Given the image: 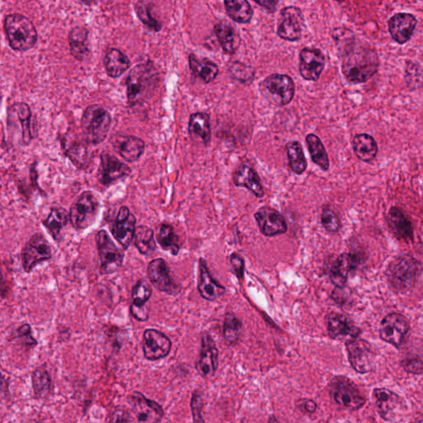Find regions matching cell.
Returning <instances> with one entry per match:
<instances>
[{"instance_id":"1","label":"cell","mask_w":423,"mask_h":423,"mask_svg":"<svg viewBox=\"0 0 423 423\" xmlns=\"http://www.w3.org/2000/svg\"><path fill=\"white\" fill-rule=\"evenodd\" d=\"M380 57L371 44L360 39H347L342 48V69L351 84L365 83L378 72Z\"/></svg>"},{"instance_id":"2","label":"cell","mask_w":423,"mask_h":423,"mask_svg":"<svg viewBox=\"0 0 423 423\" xmlns=\"http://www.w3.org/2000/svg\"><path fill=\"white\" fill-rule=\"evenodd\" d=\"M126 83L129 106H142L156 91L159 83L158 72L151 62L137 64L129 73Z\"/></svg>"},{"instance_id":"3","label":"cell","mask_w":423,"mask_h":423,"mask_svg":"<svg viewBox=\"0 0 423 423\" xmlns=\"http://www.w3.org/2000/svg\"><path fill=\"white\" fill-rule=\"evenodd\" d=\"M4 29L9 43L14 51L26 52L38 41V33L30 20L18 13L9 14L4 20Z\"/></svg>"},{"instance_id":"4","label":"cell","mask_w":423,"mask_h":423,"mask_svg":"<svg viewBox=\"0 0 423 423\" xmlns=\"http://www.w3.org/2000/svg\"><path fill=\"white\" fill-rule=\"evenodd\" d=\"M112 118L106 108L99 104L88 106L81 118V129L84 141L97 145L106 140L111 130Z\"/></svg>"},{"instance_id":"5","label":"cell","mask_w":423,"mask_h":423,"mask_svg":"<svg viewBox=\"0 0 423 423\" xmlns=\"http://www.w3.org/2000/svg\"><path fill=\"white\" fill-rule=\"evenodd\" d=\"M420 273L419 263L414 257L402 256L395 259L390 264L386 276L393 290L405 293L414 287Z\"/></svg>"},{"instance_id":"6","label":"cell","mask_w":423,"mask_h":423,"mask_svg":"<svg viewBox=\"0 0 423 423\" xmlns=\"http://www.w3.org/2000/svg\"><path fill=\"white\" fill-rule=\"evenodd\" d=\"M261 96L277 107L288 106L295 94V84L287 74H273L260 84Z\"/></svg>"},{"instance_id":"7","label":"cell","mask_w":423,"mask_h":423,"mask_svg":"<svg viewBox=\"0 0 423 423\" xmlns=\"http://www.w3.org/2000/svg\"><path fill=\"white\" fill-rule=\"evenodd\" d=\"M330 395L342 409L356 411L366 404V397L354 382L345 376L333 378L329 384Z\"/></svg>"},{"instance_id":"8","label":"cell","mask_w":423,"mask_h":423,"mask_svg":"<svg viewBox=\"0 0 423 423\" xmlns=\"http://www.w3.org/2000/svg\"><path fill=\"white\" fill-rule=\"evenodd\" d=\"M101 203L96 193L84 191L69 210V222L77 230H84L96 222Z\"/></svg>"},{"instance_id":"9","label":"cell","mask_w":423,"mask_h":423,"mask_svg":"<svg viewBox=\"0 0 423 423\" xmlns=\"http://www.w3.org/2000/svg\"><path fill=\"white\" fill-rule=\"evenodd\" d=\"M99 271L102 275L117 272L123 266L124 253L114 243L106 230L96 234Z\"/></svg>"},{"instance_id":"10","label":"cell","mask_w":423,"mask_h":423,"mask_svg":"<svg viewBox=\"0 0 423 423\" xmlns=\"http://www.w3.org/2000/svg\"><path fill=\"white\" fill-rule=\"evenodd\" d=\"M51 246L42 233H36L25 244L22 252V265L25 272H31L39 263L51 260Z\"/></svg>"},{"instance_id":"11","label":"cell","mask_w":423,"mask_h":423,"mask_svg":"<svg viewBox=\"0 0 423 423\" xmlns=\"http://www.w3.org/2000/svg\"><path fill=\"white\" fill-rule=\"evenodd\" d=\"M277 33L286 41H298L305 27V17L300 8L286 7L281 9L278 18Z\"/></svg>"},{"instance_id":"12","label":"cell","mask_w":423,"mask_h":423,"mask_svg":"<svg viewBox=\"0 0 423 423\" xmlns=\"http://www.w3.org/2000/svg\"><path fill=\"white\" fill-rule=\"evenodd\" d=\"M361 257L354 253H343L340 256L328 258L325 270L331 281L336 286H344L349 273L360 265Z\"/></svg>"},{"instance_id":"13","label":"cell","mask_w":423,"mask_h":423,"mask_svg":"<svg viewBox=\"0 0 423 423\" xmlns=\"http://www.w3.org/2000/svg\"><path fill=\"white\" fill-rule=\"evenodd\" d=\"M346 347L351 365L356 372L366 374L374 369L376 356L370 343L357 337L347 342Z\"/></svg>"},{"instance_id":"14","label":"cell","mask_w":423,"mask_h":423,"mask_svg":"<svg viewBox=\"0 0 423 423\" xmlns=\"http://www.w3.org/2000/svg\"><path fill=\"white\" fill-rule=\"evenodd\" d=\"M147 276L152 285L157 291L169 295L176 296L181 291V286L173 280L170 268L162 258H157L149 263Z\"/></svg>"},{"instance_id":"15","label":"cell","mask_w":423,"mask_h":423,"mask_svg":"<svg viewBox=\"0 0 423 423\" xmlns=\"http://www.w3.org/2000/svg\"><path fill=\"white\" fill-rule=\"evenodd\" d=\"M410 330L409 320L400 313L393 312L382 320L380 334L382 340L395 347H400Z\"/></svg>"},{"instance_id":"16","label":"cell","mask_w":423,"mask_h":423,"mask_svg":"<svg viewBox=\"0 0 423 423\" xmlns=\"http://www.w3.org/2000/svg\"><path fill=\"white\" fill-rule=\"evenodd\" d=\"M128 402L131 407V414L139 422H159L165 414L160 405L137 391L128 396Z\"/></svg>"},{"instance_id":"17","label":"cell","mask_w":423,"mask_h":423,"mask_svg":"<svg viewBox=\"0 0 423 423\" xmlns=\"http://www.w3.org/2000/svg\"><path fill=\"white\" fill-rule=\"evenodd\" d=\"M136 217L126 206L119 208L118 215L111 222V230L115 240L124 250L130 247L136 232Z\"/></svg>"},{"instance_id":"18","label":"cell","mask_w":423,"mask_h":423,"mask_svg":"<svg viewBox=\"0 0 423 423\" xmlns=\"http://www.w3.org/2000/svg\"><path fill=\"white\" fill-rule=\"evenodd\" d=\"M172 343L166 334L156 329H147L143 333L142 351L147 360L155 361L170 354Z\"/></svg>"},{"instance_id":"19","label":"cell","mask_w":423,"mask_h":423,"mask_svg":"<svg viewBox=\"0 0 423 423\" xmlns=\"http://www.w3.org/2000/svg\"><path fill=\"white\" fill-rule=\"evenodd\" d=\"M130 167L111 153L103 152L101 157V166L98 168V179L103 186H111L131 175Z\"/></svg>"},{"instance_id":"20","label":"cell","mask_w":423,"mask_h":423,"mask_svg":"<svg viewBox=\"0 0 423 423\" xmlns=\"http://www.w3.org/2000/svg\"><path fill=\"white\" fill-rule=\"evenodd\" d=\"M328 335L332 339L349 342L361 334V329L342 313L330 312L326 317Z\"/></svg>"},{"instance_id":"21","label":"cell","mask_w":423,"mask_h":423,"mask_svg":"<svg viewBox=\"0 0 423 423\" xmlns=\"http://www.w3.org/2000/svg\"><path fill=\"white\" fill-rule=\"evenodd\" d=\"M261 232L266 237H275L286 233L288 225L285 218L275 208L264 206L254 214Z\"/></svg>"},{"instance_id":"22","label":"cell","mask_w":423,"mask_h":423,"mask_svg":"<svg viewBox=\"0 0 423 423\" xmlns=\"http://www.w3.org/2000/svg\"><path fill=\"white\" fill-rule=\"evenodd\" d=\"M325 67V55L317 48L303 49L300 55V73L308 81H317Z\"/></svg>"},{"instance_id":"23","label":"cell","mask_w":423,"mask_h":423,"mask_svg":"<svg viewBox=\"0 0 423 423\" xmlns=\"http://www.w3.org/2000/svg\"><path fill=\"white\" fill-rule=\"evenodd\" d=\"M378 414L386 421H390L404 410V401L395 393L387 389H376L373 392Z\"/></svg>"},{"instance_id":"24","label":"cell","mask_w":423,"mask_h":423,"mask_svg":"<svg viewBox=\"0 0 423 423\" xmlns=\"http://www.w3.org/2000/svg\"><path fill=\"white\" fill-rule=\"evenodd\" d=\"M152 295V286L144 278L137 281L134 285L132 292L130 312L136 320L146 322L149 320L150 305H148V302L150 300Z\"/></svg>"},{"instance_id":"25","label":"cell","mask_w":423,"mask_h":423,"mask_svg":"<svg viewBox=\"0 0 423 423\" xmlns=\"http://www.w3.org/2000/svg\"><path fill=\"white\" fill-rule=\"evenodd\" d=\"M218 366V350L215 342L208 332L201 337V352L196 369L203 377H212Z\"/></svg>"},{"instance_id":"26","label":"cell","mask_w":423,"mask_h":423,"mask_svg":"<svg viewBox=\"0 0 423 423\" xmlns=\"http://www.w3.org/2000/svg\"><path fill=\"white\" fill-rule=\"evenodd\" d=\"M417 21L414 15L409 13H397L388 22L389 32L393 40L400 45L410 41L415 31Z\"/></svg>"},{"instance_id":"27","label":"cell","mask_w":423,"mask_h":423,"mask_svg":"<svg viewBox=\"0 0 423 423\" xmlns=\"http://www.w3.org/2000/svg\"><path fill=\"white\" fill-rule=\"evenodd\" d=\"M198 271H200V277H198V290L202 298L210 301L221 298L225 293L226 288L214 280L205 259H200Z\"/></svg>"},{"instance_id":"28","label":"cell","mask_w":423,"mask_h":423,"mask_svg":"<svg viewBox=\"0 0 423 423\" xmlns=\"http://www.w3.org/2000/svg\"><path fill=\"white\" fill-rule=\"evenodd\" d=\"M232 180L234 185L247 188L257 198H262L265 195L260 176L252 167L247 164H242L233 173Z\"/></svg>"},{"instance_id":"29","label":"cell","mask_w":423,"mask_h":423,"mask_svg":"<svg viewBox=\"0 0 423 423\" xmlns=\"http://www.w3.org/2000/svg\"><path fill=\"white\" fill-rule=\"evenodd\" d=\"M388 224L397 238L405 242L414 239V227L409 217L399 207H392L387 218Z\"/></svg>"},{"instance_id":"30","label":"cell","mask_w":423,"mask_h":423,"mask_svg":"<svg viewBox=\"0 0 423 423\" xmlns=\"http://www.w3.org/2000/svg\"><path fill=\"white\" fill-rule=\"evenodd\" d=\"M113 145L119 155L128 162H135L145 151V142L135 136H117Z\"/></svg>"},{"instance_id":"31","label":"cell","mask_w":423,"mask_h":423,"mask_svg":"<svg viewBox=\"0 0 423 423\" xmlns=\"http://www.w3.org/2000/svg\"><path fill=\"white\" fill-rule=\"evenodd\" d=\"M10 113H12L21 126L22 143L23 145H28L30 142L37 136V129H35L33 124V116L31 109L26 103H16L9 108Z\"/></svg>"},{"instance_id":"32","label":"cell","mask_w":423,"mask_h":423,"mask_svg":"<svg viewBox=\"0 0 423 423\" xmlns=\"http://www.w3.org/2000/svg\"><path fill=\"white\" fill-rule=\"evenodd\" d=\"M214 32L220 43L223 52L232 55L237 51L240 46L241 38L232 25L227 20H222L214 26Z\"/></svg>"},{"instance_id":"33","label":"cell","mask_w":423,"mask_h":423,"mask_svg":"<svg viewBox=\"0 0 423 423\" xmlns=\"http://www.w3.org/2000/svg\"><path fill=\"white\" fill-rule=\"evenodd\" d=\"M188 132L193 141L208 145L211 139L210 116L201 112L192 113L188 121Z\"/></svg>"},{"instance_id":"34","label":"cell","mask_w":423,"mask_h":423,"mask_svg":"<svg viewBox=\"0 0 423 423\" xmlns=\"http://www.w3.org/2000/svg\"><path fill=\"white\" fill-rule=\"evenodd\" d=\"M352 147L356 156L362 162H370L377 156V143L369 134H358L353 138Z\"/></svg>"},{"instance_id":"35","label":"cell","mask_w":423,"mask_h":423,"mask_svg":"<svg viewBox=\"0 0 423 423\" xmlns=\"http://www.w3.org/2000/svg\"><path fill=\"white\" fill-rule=\"evenodd\" d=\"M188 62L193 74L205 84H210L217 78L218 67L210 59L198 58L196 55L191 54Z\"/></svg>"},{"instance_id":"36","label":"cell","mask_w":423,"mask_h":423,"mask_svg":"<svg viewBox=\"0 0 423 423\" xmlns=\"http://www.w3.org/2000/svg\"><path fill=\"white\" fill-rule=\"evenodd\" d=\"M88 35V30L84 27L74 28L69 34V49L78 61L82 62L89 57Z\"/></svg>"},{"instance_id":"37","label":"cell","mask_w":423,"mask_h":423,"mask_svg":"<svg viewBox=\"0 0 423 423\" xmlns=\"http://www.w3.org/2000/svg\"><path fill=\"white\" fill-rule=\"evenodd\" d=\"M107 74L112 78H118L130 67V61L126 55L115 48L108 50L103 60Z\"/></svg>"},{"instance_id":"38","label":"cell","mask_w":423,"mask_h":423,"mask_svg":"<svg viewBox=\"0 0 423 423\" xmlns=\"http://www.w3.org/2000/svg\"><path fill=\"white\" fill-rule=\"evenodd\" d=\"M305 140L312 162L320 167L322 171L329 170V158L321 139L315 134L310 133L307 135Z\"/></svg>"},{"instance_id":"39","label":"cell","mask_w":423,"mask_h":423,"mask_svg":"<svg viewBox=\"0 0 423 423\" xmlns=\"http://www.w3.org/2000/svg\"><path fill=\"white\" fill-rule=\"evenodd\" d=\"M157 240L164 251L171 252L173 256H177L181 250L179 237L171 224L162 222L157 227Z\"/></svg>"},{"instance_id":"40","label":"cell","mask_w":423,"mask_h":423,"mask_svg":"<svg viewBox=\"0 0 423 423\" xmlns=\"http://www.w3.org/2000/svg\"><path fill=\"white\" fill-rule=\"evenodd\" d=\"M227 13L238 23H250L253 10L247 0H224Z\"/></svg>"},{"instance_id":"41","label":"cell","mask_w":423,"mask_h":423,"mask_svg":"<svg viewBox=\"0 0 423 423\" xmlns=\"http://www.w3.org/2000/svg\"><path fill=\"white\" fill-rule=\"evenodd\" d=\"M133 243L138 252L146 256H151L157 249L154 232L147 226H139L136 228Z\"/></svg>"},{"instance_id":"42","label":"cell","mask_w":423,"mask_h":423,"mask_svg":"<svg viewBox=\"0 0 423 423\" xmlns=\"http://www.w3.org/2000/svg\"><path fill=\"white\" fill-rule=\"evenodd\" d=\"M69 220V213L63 208H52L48 217L43 220V225L55 240H58L62 229Z\"/></svg>"},{"instance_id":"43","label":"cell","mask_w":423,"mask_h":423,"mask_svg":"<svg viewBox=\"0 0 423 423\" xmlns=\"http://www.w3.org/2000/svg\"><path fill=\"white\" fill-rule=\"evenodd\" d=\"M286 149L291 171L296 175H302L307 170L308 162L301 143L298 141L288 142Z\"/></svg>"},{"instance_id":"44","label":"cell","mask_w":423,"mask_h":423,"mask_svg":"<svg viewBox=\"0 0 423 423\" xmlns=\"http://www.w3.org/2000/svg\"><path fill=\"white\" fill-rule=\"evenodd\" d=\"M32 381L35 397L37 400H46L52 391V379L49 373L38 368L33 373Z\"/></svg>"},{"instance_id":"45","label":"cell","mask_w":423,"mask_h":423,"mask_svg":"<svg viewBox=\"0 0 423 423\" xmlns=\"http://www.w3.org/2000/svg\"><path fill=\"white\" fill-rule=\"evenodd\" d=\"M242 325L240 320L231 312H227L224 318L223 337L229 344H235L240 339Z\"/></svg>"},{"instance_id":"46","label":"cell","mask_w":423,"mask_h":423,"mask_svg":"<svg viewBox=\"0 0 423 423\" xmlns=\"http://www.w3.org/2000/svg\"><path fill=\"white\" fill-rule=\"evenodd\" d=\"M136 13L141 21L154 32H159L162 29V24L152 16L151 9L145 0H140L136 4Z\"/></svg>"},{"instance_id":"47","label":"cell","mask_w":423,"mask_h":423,"mask_svg":"<svg viewBox=\"0 0 423 423\" xmlns=\"http://www.w3.org/2000/svg\"><path fill=\"white\" fill-rule=\"evenodd\" d=\"M321 222L325 230L330 233L339 232L342 222L337 213L329 208H323L321 213Z\"/></svg>"},{"instance_id":"48","label":"cell","mask_w":423,"mask_h":423,"mask_svg":"<svg viewBox=\"0 0 423 423\" xmlns=\"http://www.w3.org/2000/svg\"><path fill=\"white\" fill-rule=\"evenodd\" d=\"M231 74L234 79L242 83L252 81L255 72L245 64L236 62L232 67Z\"/></svg>"},{"instance_id":"49","label":"cell","mask_w":423,"mask_h":423,"mask_svg":"<svg viewBox=\"0 0 423 423\" xmlns=\"http://www.w3.org/2000/svg\"><path fill=\"white\" fill-rule=\"evenodd\" d=\"M13 339L20 338L23 341L25 345L30 347L36 346L38 344V342L32 336L31 327L28 323H25L23 326L18 327L16 330V335L13 336Z\"/></svg>"},{"instance_id":"50","label":"cell","mask_w":423,"mask_h":423,"mask_svg":"<svg viewBox=\"0 0 423 423\" xmlns=\"http://www.w3.org/2000/svg\"><path fill=\"white\" fill-rule=\"evenodd\" d=\"M402 364L405 370L410 374H423V361L419 357L407 358L402 361Z\"/></svg>"},{"instance_id":"51","label":"cell","mask_w":423,"mask_h":423,"mask_svg":"<svg viewBox=\"0 0 423 423\" xmlns=\"http://www.w3.org/2000/svg\"><path fill=\"white\" fill-rule=\"evenodd\" d=\"M191 409L193 416V422H205L203 419V397L200 393H193L191 400Z\"/></svg>"},{"instance_id":"52","label":"cell","mask_w":423,"mask_h":423,"mask_svg":"<svg viewBox=\"0 0 423 423\" xmlns=\"http://www.w3.org/2000/svg\"><path fill=\"white\" fill-rule=\"evenodd\" d=\"M230 262L237 277L239 280H242L244 271H245V261H244L243 257L238 253H232L230 256Z\"/></svg>"},{"instance_id":"53","label":"cell","mask_w":423,"mask_h":423,"mask_svg":"<svg viewBox=\"0 0 423 423\" xmlns=\"http://www.w3.org/2000/svg\"><path fill=\"white\" fill-rule=\"evenodd\" d=\"M350 298V291L346 286H337L332 293V300L339 305H344Z\"/></svg>"},{"instance_id":"54","label":"cell","mask_w":423,"mask_h":423,"mask_svg":"<svg viewBox=\"0 0 423 423\" xmlns=\"http://www.w3.org/2000/svg\"><path fill=\"white\" fill-rule=\"evenodd\" d=\"M111 422H133L131 412L125 409H121L118 407L115 411L113 412L111 416Z\"/></svg>"},{"instance_id":"55","label":"cell","mask_w":423,"mask_h":423,"mask_svg":"<svg viewBox=\"0 0 423 423\" xmlns=\"http://www.w3.org/2000/svg\"><path fill=\"white\" fill-rule=\"evenodd\" d=\"M298 406L300 410L305 414H313L317 410V405L315 401L311 400H300L298 402Z\"/></svg>"},{"instance_id":"56","label":"cell","mask_w":423,"mask_h":423,"mask_svg":"<svg viewBox=\"0 0 423 423\" xmlns=\"http://www.w3.org/2000/svg\"><path fill=\"white\" fill-rule=\"evenodd\" d=\"M260 6L268 10L269 12L273 13L276 11L278 0H253Z\"/></svg>"},{"instance_id":"57","label":"cell","mask_w":423,"mask_h":423,"mask_svg":"<svg viewBox=\"0 0 423 423\" xmlns=\"http://www.w3.org/2000/svg\"><path fill=\"white\" fill-rule=\"evenodd\" d=\"M84 3L91 4L94 0H83Z\"/></svg>"},{"instance_id":"58","label":"cell","mask_w":423,"mask_h":423,"mask_svg":"<svg viewBox=\"0 0 423 423\" xmlns=\"http://www.w3.org/2000/svg\"><path fill=\"white\" fill-rule=\"evenodd\" d=\"M337 2L342 3L344 2L345 0H336Z\"/></svg>"}]
</instances>
